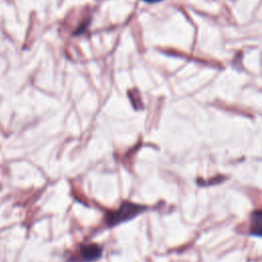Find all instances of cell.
I'll return each instance as SVG.
<instances>
[{
    "mask_svg": "<svg viewBox=\"0 0 262 262\" xmlns=\"http://www.w3.org/2000/svg\"><path fill=\"white\" fill-rule=\"evenodd\" d=\"M145 210H146V207L144 206L137 205L130 202H124L118 210L112 211L105 216L106 224L108 226L118 225L122 222H125L134 218L135 216H137L138 214L142 213Z\"/></svg>",
    "mask_w": 262,
    "mask_h": 262,
    "instance_id": "cell-1",
    "label": "cell"
},
{
    "mask_svg": "<svg viewBox=\"0 0 262 262\" xmlns=\"http://www.w3.org/2000/svg\"><path fill=\"white\" fill-rule=\"evenodd\" d=\"M102 253V248L96 244L82 245L80 248V261L79 262H90L97 260Z\"/></svg>",
    "mask_w": 262,
    "mask_h": 262,
    "instance_id": "cell-2",
    "label": "cell"
},
{
    "mask_svg": "<svg viewBox=\"0 0 262 262\" xmlns=\"http://www.w3.org/2000/svg\"><path fill=\"white\" fill-rule=\"evenodd\" d=\"M261 219H262V214H261V210H257L253 213L252 215V223H251V230L250 233L256 236H260L261 232H262V228H261Z\"/></svg>",
    "mask_w": 262,
    "mask_h": 262,
    "instance_id": "cell-3",
    "label": "cell"
},
{
    "mask_svg": "<svg viewBox=\"0 0 262 262\" xmlns=\"http://www.w3.org/2000/svg\"><path fill=\"white\" fill-rule=\"evenodd\" d=\"M144 2H147V3H156V2H160L162 0H142Z\"/></svg>",
    "mask_w": 262,
    "mask_h": 262,
    "instance_id": "cell-4",
    "label": "cell"
}]
</instances>
